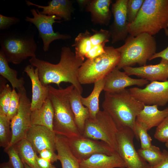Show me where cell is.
Segmentation results:
<instances>
[{"label":"cell","mask_w":168,"mask_h":168,"mask_svg":"<svg viewBox=\"0 0 168 168\" xmlns=\"http://www.w3.org/2000/svg\"></svg>","instance_id":"47"},{"label":"cell","mask_w":168,"mask_h":168,"mask_svg":"<svg viewBox=\"0 0 168 168\" xmlns=\"http://www.w3.org/2000/svg\"><path fill=\"white\" fill-rule=\"evenodd\" d=\"M29 61L31 65L38 69L40 80L43 85L54 83L60 88L61 83L69 82L82 94L83 88L78 79V72L84 60L76 57L69 47L62 48L60 60L57 64L36 57L31 58Z\"/></svg>","instance_id":"1"},{"label":"cell","mask_w":168,"mask_h":168,"mask_svg":"<svg viewBox=\"0 0 168 168\" xmlns=\"http://www.w3.org/2000/svg\"><path fill=\"white\" fill-rule=\"evenodd\" d=\"M48 98L54 112L53 130L56 135L67 138L81 136L76 124L70 102L69 95L74 87L72 85L65 88L56 89L49 85Z\"/></svg>","instance_id":"3"},{"label":"cell","mask_w":168,"mask_h":168,"mask_svg":"<svg viewBox=\"0 0 168 168\" xmlns=\"http://www.w3.org/2000/svg\"><path fill=\"white\" fill-rule=\"evenodd\" d=\"M162 152L164 156L163 161L157 166L150 168H168V152L164 149Z\"/></svg>","instance_id":"42"},{"label":"cell","mask_w":168,"mask_h":168,"mask_svg":"<svg viewBox=\"0 0 168 168\" xmlns=\"http://www.w3.org/2000/svg\"><path fill=\"white\" fill-rule=\"evenodd\" d=\"M156 45L155 38L148 33H142L136 36L130 35L124 44L116 48L120 54L116 67L120 70L136 64L140 66L146 65L147 61L156 53Z\"/></svg>","instance_id":"5"},{"label":"cell","mask_w":168,"mask_h":168,"mask_svg":"<svg viewBox=\"0 0 168 168\" xmlns=\"http://www.w3.org/2000/svg\"><path fill=\"white\" fill-rule=\"evenodd\" d=\"M56 134L54 132L42 126L32 125L28 130L26 139L35 152L39 153L46 149L56 150Z\"/></svg>","instance_id":"15"},{"label":"cell","mask_w":168,"mask_h":168,"mask_svg":"<svg viewBox=\"0 0 168 168\" xmlns=\"http://www.w3.org/2000/svg\"><path fill=\"white\" fill-rule=\"evenodd\" d=\"M154 138L161 142L168 140V115L156 128Z\"/></svg>","instance_id":"37"},{"label":"cell","mask_w":168,"mask_h":168,"mask_svg":"<svg viewBox=\"0 0 168 168\" xmlns=\"http://www.w3.org/2000/svg\"><path fill=\"white\" fill-rule=\"evenodd\" d=\"M145 105L135 99L128 89L105 92L102 106L112 118L118 128L128 127L135 133L137 117Z\"/></svg>","instance_id":"2"},{"label":"cell","mask_w":168,"mask_h":168,"mask_svg":"<svg viewBox=\"0 0 168 168\" xmlns=\"http://www.w3.org/2000/svg\"><path fill=\"white\" fill-rule=\"evenodd\" d=\"M28 6H34L42 9L40 12L43 14L48 15H55L65 21L71 19L73 12L72 1L69 0H52L48 2L47 6H43L34 3L30 1H25Z\"/></svg>","instance_id":"21"},{"label":"cell","mask_w":168,"mask_h":168,"mask_svg":"<svg viewBox=\"0 0 168 168\" xmlns=\"http://www.w3.org/2000/svg\"><path fill=\"white\" fill-rule=\"evenodd\" d=\"M139 156L149 165L150 167L157 166L163 160L164 156L159 147L152 145L146 149L141 148L137 150Z\"/></svg>","instance_id":"30"},{"label":"cell","mask_w":168,"mask_h":168,"mask_svg":"<svg viewBox=\"0 0 168 168\" xmlns=\"http://www.w3.org/2000/svg\"><path fill=\"white\" fill-rule=\"evenodd\" d=\"M144 0H127L126 4L127 20L128 24L136 19Z\"/></svg>","instance_id":"33"},{"label":"cell","mask_w":168,"mask_h":168,"mask_svg":"<svg viewBox=\"0 0 168 168\" xmlns=\"http://www.w3.org/2000/svg\"><path fill=\"white\" fill-rule=\"evenodd\" d=\"M2 77V76H1ZM0 77V114L7 115L9 109L12 90L8 84L4 83L5 79Z\"/></svg>","instance_id":"31"},{"label":"cell","mask_w":168,"mask_h":168,"mask_svg":"<svg viewBox=\"0 0 168 168\" xmlns=\"http://www.w3.org/2000/svg\"><path fill=\"white\" fill-rule=\"evenodd\" d=\"M18 93L20 95V105L17 114L11 121L12 138L9 147L14 145L25 139L27 132L32 126L31 101L27 97L25 88Z\"/></svg>","instance_id":"11"},{"label":"cell","mask_w":168,"mask_h":168,"mask_svg":"<svg viewBox=\"0 0 168 168\" xmlns=\"http://www.w3.org/2000/svg\"><path fill=\"white\" fill-rule=\"evenodd\" d=\"M67 138L72 152L80 161L87 159L95 154L102 153L111 155L116 152L103 141L82 135Z\"/></svg>","instance_id":"13"},{"label":"cell","mask_w":168,"mask_h":168,"mask_svg":"<svg viewBox=\"0 0 168 168\" xmlns=\"http://www.w3.org/2000/svg\"><path fill=\"white\" fill-rule=\"evenodd\" d=\"M111 0H91L86 6V10L90 13L92 21L95 24L107 26L111 16L110 7Z\"/></svg>","instance_id":"22"},{"label":"cell","mask_w":168,"mask_h":168,"mask_svg":"<svg viewBox=\"0 0 168 168\" xmlns=\"http://www.w3.org/2000/svg\"><path fill=\"white\" fill-rule=\"evenodd\" d=\"M165 146L168 149V140L165 142Z\"/></svg>","instance_id":"46"},{"label":"cell","mask_w":168,"mask_h":168,"mask_svg":"<svg viewBox=\"0 0 168 168\" xmlns=\"http://www.w3.org/2000/svg\"><path fill=\"white\" fill-rule=\"evenodd\" d=\"M55 146L62 168H79L80 161L72 152L66 137L56 134Z\"/></svg>","instance_id":"23"},{"label":"cell","mask_w":168,"mask_h":168,"mask_svg":"<svg viewBox=\"0 0 168 168\" xmlns=\"http://www.w3.org/2000/svg\"><path fill=\"white\" fill-rule=\"evenodd\" d=\"M132 95L146 105L163 106L168 103V80L154 81L143 88L138 87L128 89Z\"/></svg>","instance_id":"12"},{"label":"cell","mask_w":168,"mask_h":168,"mask_svg":"<svg viewBox=\"0 0 168 168\" xmlns=\"http://www.w3.org/2000/svg\"><path fill=\"white\" fill-rule=\"evenodd\" d=\"M122 69L129 76H136L151 82L165 81L168 78V60L162 58L157 64L137 67L128 66Z\"/></svg>","instance_id":"16"},{"label":"cell","mask_w":168,"mask_h":168,"mask_svg":"<svg viewBox=\"0 0 168 168\" xmlns=\"http://www.w3.org/2000/svg\"><path fill=\"white\" fill-rule=\"evenodd\" d=\"M118 128L111 116L104 110H100L94 118L85 122L82 135L106 143L117 152L116 136Z\"/></svg>","instance_id":"8"},{"label":"cell","mask_w":168,"mask_h":168,"mask_svg":"<svg viewBox=\"0 0 168 168\" xmlns=\"http://www.w3.org/2000/svg\"><path fill=\"white\" fill-rule=\"evenodd\" d=\"M105 80L103 90L109 93L117 92L132 86L142 87L149 83L146 79L131 78L117 67L105 77Z\"/></svg>","instance_id":"17"},{"label":"cell","mask_w":168,"mask_h":168,"mask_svg":"<svg viewBox=\"0 0 168 168\" xmlns=\"http://www.w3.org/2000/svg\"><path fill=\"white\" fill-rule=\"evenodd\" d=\"M77 2L79 5L81 7L85 6L87 5L90 0H77Z\"/></svg>","instance_id":"43"},{"label":"cell","mask_w":168,"mask_h":168,"mask_svg":"<svg viewBox=\"0 0 168 168\" xmlns=\"http://www.w3.org/2000/svg\"><path fill=\"white\" fill-rule=\"evenodd\" d=\"M156 105H145L137 116L136 122L140 124L147 131L157 127L168 115V107L160 110Z\"/></svg>","instance_id":"20"},{"label":"cell","mask_w":168,"mask_h":168,"mask_svg":"<svg viewBox=\"0 0 168 168\" xmlns=\"http://www.w3.org/2000/svg\"><path fill=\"white\" fill-rule=\"evenodd\" d=\"M35 158L40 168H56L49 161L38 156L36 153Z\"/></svg>","instance_id":"40"},{"label":"cell","mask_w":168,"mask_h":168,"mask_svg":"<svg viewBox=\"0 0 168 168\" xmlns=\"http://www.w3.org/2000/svg\"><path fill=\"white\" fill-rule=\"evenodd\" d=\"M20 22V19L14 16L8 17L0 14V30L8 28L13 25Z\"/></svg>","instance_id":"38"},{"label":"cell","mask_w":168,"mask_h":168,"mask_svg":"<svg viewBox=\"0 0 168 168\" xmlns=\"http://www.w3.org/2000/svg\"><path fill=\"white\" fill-rule=\"evenodd\" d=\"M25 168H31L30 167H29L27 165L26 163L23 162Z\"/></svg>","instance_id":"45"},{"label":"cell","mask_w":168,"mask_h":168,"mask_svg":"<svg viewBox=\"0 0 168 168\" xmlns=\"http://www.w3.org/2000/svg\"><path fill=\"white\" fill-rule=\"evenodd\" d=\"M0 168H13L9 161L5 162L1 164Z\"/></svg>","instance_id":"44"},{"label":"cell","mask_w":168,"mask_h":168,"mask_svg":"<svg viewBox=\"0 0 168 168\" xmlns=\"http://www.w3.org/2000/svg\"><path fill=\"white\" fill-rule=\"evenodd\" d=\"M0 45L8 62L19 64L28 57H36L34 35L29 31H9L1 33Z\"/></svg>","instance_id":"6"},{"label":"cell","mask_w":168,"mask_h":168,"mask_svg":"<svg viewBox=\"0 0 168 168\" xmlns=\"http://www.w3.org/2000/svg\"><path fill=\"white\" fill-rule=\"evenodd\" d=\"M126 164L116 152L108 155L98 153L85 160L80 161L79 168H126Z\"/></svg>","instance_id":"19"},{"label":"cell","mask_w":168,"mask_h":168,"mask_svg":"<svg viewBox=\"0 0 168 168\" xmlns=\"http://www.w3.org/2000/svg\"><path fill=\"white\" fill-rule=\"evenodd\" d=\"M30 12L33 17L26 16L25 20L33 24L39 32V36L43 41V49L44 51L49 50L50 44L53 41L58 40H66L71 38L70 35L54 32L53 25L58 22L56 20L61 19L55 15H48L41 13L38 9L32 8Z\"/></svg>","instance_id":"9"},{"label":"cell","mask_w":168,"mask_h":168,"mask_svg":"<svg viewBox=\"0 0 168 168\" xmlns=\"http://www.w3.org/2000/svg\"><path fill=\"white\" fill-rule=\"evenodd\" d=\"M39 154V157L49 161L52 163L57 162L58 160L57 154L55 153L54 151L49 149H44Z\"/></svg>","instance_id":"39"},{"label":"cell","mask_w":168,"mask_h":168,"mask_svg":"<svg viewBox=\"0 0 168 168\" xmlns=\"http://www.w3.org/2000/svg\"><path fill=\"white\" fill-rule=\"evenodd\" d=\"M12 138L11 121L7 115L0 114V146L5 148L8 147Z\"/></svg>","instance_id":"32"},{"label":"cell","mask_w":168,"mask_h":168,"mask_svg":"<svg viewBox=\"0 0 168 168\" xmlns=\"http://www.w3.org/2000/svg\"><path fill=\"white\" fill-rule=\"evenodd\" d=\"M133 131L128 127L118 128L117 152L125 162L126 168H150L149 164L139 155L134 147Z\"/></svg>","instance_id":"10"},{"label":"cell","mask_w":168,"mask_h":168,"mask_svg":"<svg viewBox=\"0 0 168 168\" xmlns=\"http://www.w3.org/2000/svg\"><path fill=\"white\" fill-rule=\"evenodd\" d=\"M24 71L30 78L32 85V95L31 101V111L40 108L48 98V86H45L41 83L38 75V70L31 65L26 66Z\"/></svg>","instance_id":"18"},{"label":"cell","mask_w":168,"mask_h":168,"mask_svg":"<svg viewBox=\"0 0 168 168\" xmlns=\"http://www.w3.org/2000/svg\"><path fill=\"white\" fill-rule=\"evenodd\" d=\"M82 94L75 87L71 91L69 99L75 121L78 130L82 135L85 122L90 118L88 109L85 106L81 101Z\"/></svg>","instance_id":"24"},{"label":"cell","mask_w":168,"mask_h":168,"mask_svg":"<svg viewBox=\"0 0 168 168\" xmlns=\"http://www.w3.org/2000/svg\"><path fill=\"white\" fill-rule=\"evenodd\" d=\"M54 114L52 104L48 97L40 108L32 111L31 115L32 125L44 126L53 131Z\"/></svg>","instance_id":"25"},{"label":"cell","mask_w":168,"mask_h":168,"mask_svg":"<svg viewBox=\"0 0 168 168\" xmlns=\"http://www.w3.org/2000/svg\"><path fill=\"white\" fill-rule=\"evenodd\" d=\"M164 31L166 35L168 36V28L165 30ZM158 58H161L168 60V46L161 51L156 53L151 57L150 60Z\"/></svg>","instance_id":"41"},{"label":"cell","mask_w":168,"mask_h":168,"mask_svg":"<svg viewBox=\"0 0 168 168\" xmlns=\"http://www.w3.org/2000/svg\"><path fill=\"white\" fill-rule=\"evenodd\" d=\"M9 157V162L13 168H25L24 163L15 145L4 149Z\"/></svg>","instance_id":"35"},{"label":"cell","mask_w":168,"mask_h":168,"mask_svg":"<svg viewBox=\"0 0 168 168\" xmlns=\"http://www.w3.org/2000/svg\"><path fill=\"white\" fill-rule=\"evenodd\" d=\"M147 131L142 125L136 122L135 136L137 139L140 140L141 148L143 149L148 148L152 145V139Z\"/></svg>","instance_id":"34"},{"label":"cell","mask_w":168,"mask_h":168,"mask_svg":"<svg viewBox=\"0 0 168 168\" xmlns=\"http://www.w3.org/2000/svg\"><path fill=\"white\" fill-rule=\"evenodd\" d=\"M91 34L87 30L79 33L72 45L75 47L76 56L84 60L87 54L95 47L91 40Z\"/></svg>","instance_id":"28"},{"label":"cell","mask_w":168,"mask_h":168,"mask_svg":"<svg viewBox=\"0 0 168 168\" xmlns=\"http://www.w3.org/2000/svg\"><path fill=\"white\" fill-rule=\"evenodd\" d=\"M23 162L31 168H40L36 159L35 152L32 146L25 138L15 145Z\"/></svg>","instance_id":"29"},{"label":"cell","mask_w":168,"mask_h":168,"mask_svg":"<svg viewBox=\"0 0 168 168\" xmlns=\"http://www.w3.org/2000/svg\"><path fill=\"white\" fill-rule=\"evenodd\" d=\"M129 34L154 35L168 28V0H144L135 20L128 25Z\"/></svg>","instance_id":"4"},{"label":"cell","mask_w":168,"mask_h":168,"mask_svg":"<svg viewBox=\"0 0 168 168\" xmlns=\"http://www.w3.org/2000/svg\"><path fill=\"white\" fill-rule=\"evenodd\" d=\"M20 95L15 89H12L11 100L8 112L7 115L10 121L17 114L20 105Z\"/></svg>","instance_id":"36"},{"label":"cell","mask_w":168,"mask_h":168,"mask_svg":"<svg viewBox=\"0 0 168 168\" xmlns=\"http://www.w3.org/2000/svg\"><path fill=\"white\" fill-rule=\"evenodd\" d=\"M127 1V0H117L112 4L111 12L114 21L109 30L113 44L125 40L129 34L126 11Z\"/></svg>","instance_id":"14"},{"label":"cell","mask_w":168,"mask_h":168,"mask_svg":"<svg viewBox=\"0 0 168 168\" xmlns=\"http://www.w3.org/2000/svg\"><path fill=\"white\" fill-rule=\"evenodd\" d=\"M105 82V78L96 82L91 94L86 97H81L82 104L89 110L90 118H94L100 110L99 98L103 90Z\"/></svg>","instance_id":"27"},{"label":"cell","mask_w":168,"mask_h":168,"mask_svg":"<svg viewBox=\"0 0 168 168\" xmlns=\"http://www.w3.org/2000/svg\"><path fill=\"white\" fill-rule=\"evenodd\" d=\"M3 50L0 49V75L6 79L11 84L13 89H16L18 92L25 88L23 77H17V72L11 68Z\"/></svg>","instance_id":"26"},{"label":"cell","mask_w":168,"mask_h":168,"mask_svg":"<svg viewBox=\"0 0 168 168\" xmlns=\"http://www.w3.org/2000/svg\"><path fill=\"white\" fill-rule=\"evenodd\" d=\"M120 54L113 46H106L105 52L91 59H86L80 67L78 77L81 85L92 84L105 78L116 68Z\"/></svg>","instance_id":"7"}]
</instances>
